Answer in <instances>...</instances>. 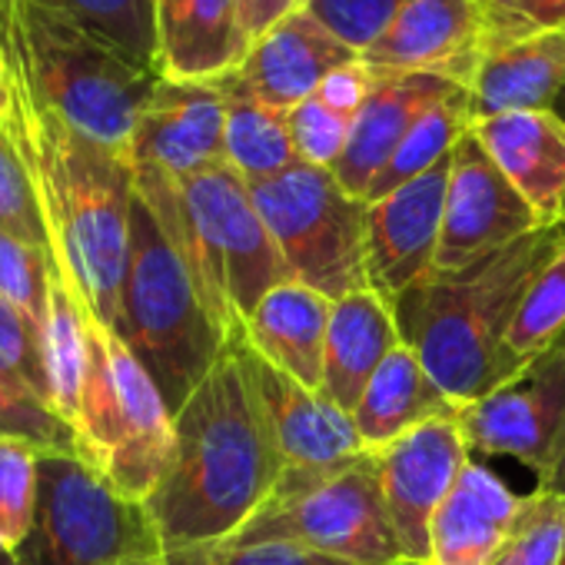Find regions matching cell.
<instances>
[{"mask_svg":"<svg viewBox=\"0 0 565 565\" xmlns=\"http://www.w3.org/2000/svg\"><path fill=\"white\" fill-rule=\"evenodd\" d=\"M173 459L147 509L167 555L236 535L269 499L282 452L239 333L173 413Z\"/></svg>","mask_w":565,"mask_h":565,"instance_id":"6da1fadb","label":"cell"},{"mask_svg":"<svg viewBox=\"0 0 565 565\" xmlns=\"http://www.w3.org/2000/svg\"><path fill=\"white\" fill-rule=\"evenodd\" d=\"M4 120L31 170L61 279L90 323L114 330L130 253L134 163L71 130L14 74Z\"/></svg>","mask_w":565,"mask_h":565,"instance_id":"7a4b0ae2","label":"cell"},{"mask_svg":"<svg viewBox=\"0 0 565 565\" xmlns=\"http://www.w3.org/2000/svg\"><path fill=\"white\" fill-rule=\"evenodd\" d=\"M565 243V223L535 230L456 273H429L393 303L399 340L423 360L452 406H469L525 363L509 350L532 279Z\"/></svg>","mask_w":565,"mask_h":565,"instance_id":"3957f363","label":"cell"},{"mask_svg":"<svg viewBox=\"0 0 565 565\" xmlns=\"http://www.w3.org/2000/svg\"><path fill=\"white\" fill-rule=\"evenodd\" d=\"M134 186L186 253L203 297L230 340L273 287L294 279L253 203L249 183L230 163H216L183 183L134 167Z\"/></svg>","mask_w":565,"mask_h":565,"instance_id":"277c9868","label":"cell"},{"mask_svg":"<svg viewBox=\"0 0 565 565\" xmlns=\"http://www.w3.org/2000/svg\"><path fill=\"white\" fill-rule=\"evenodd\" d=\"M0 51L11 74L71 130L130 160V143L160 74L31 0H4Z\"/></svg>","mask_w":565,"mask_h":565,"instance_id":"5b68a950","label":"cell"},{"mask_svg":"<svg viewBox=\"0 0 565 565\" xmlns=\"http://www.w3.org/2000/svg\"><path fill=\"white\" fill-rule=\"evenodd\" d=\"M114 333L150 373L170 413L190 399L230 343L186 253L140 196H134L130 213V253Z\"/></svg>","mask_w":565,"mask_h":565,"instance_id":"8992f818","label":"cell"},{"mask_svg":"<svg viewBox=\"0 0 565 565\" xmlns=\"http://www.w3.org/2000/svg\"><path fill=\"white\" fill-rule=\"evenodd\" d=\"M74 452L120 495L150 502L173 459V413L127 343L90 323Z\"/></svg>","mask_w":565,"mask_h":565,"instance_id":"52a82bcc","label":"cell"},{"mask_svg":"<svg viewBox=\"0 0 565 565\" xmlns=\"http://www.w3.org/2000/svg\"><path fill=\"white\" fill-rule=\"evenodd\" d=\"M18 558L24 565H167V545L147 502L120 495L74 452H44L34 529Z\"/></svg>","mask_w":565,"mask_h":565,"instance_id":"ba28073f","label":"cell"},{"mask_svg":"<svg viewBox=\"0 0 565 565\" xmlns=\"http://www.w3.org/2000/svg\"><path fill=\"white\" fill-rule=\"evenodd\" d=\"M249 193L294 279L330 300L370 290L366 203L347 193L333 170L300 160L279 177L249 183Z\"/></svg>","mask_w":565,"mask_h":565,"instance_id":"9c48e42d","label":"cell"},{"mask_svg":"<svg viewBox=\"0 0 565 565\" xmlns=\"http://www.w3.org/2000/svg\"><path fill=\"white\" fill-rule=\"evenodd\" d=\"M230 542H297L356 565L403 562L373 452L327 479L276 486Z\"/></svg>","mask_w":565,"mask_h":565,"instance_id":"30bf717a","label":"cell"},{"mask_svg":"<svg viewBox=\"0 0 565 565\" xmlns=\"http://www.w3.org/2000/svg\"><path fill=\"white\" fill-rule=\"evenodd\" d=\"M456 423L469 452L509 456L542 482L565 446V340L529 360L489 396L459 406Z\"/></svg>","mask_w":565,"mask_h":565,"instance_id":"8fae6325","label":"cell"},{"mask_svg":"<svg viewBox=\"0 0 565 565\" xmlns=\"http://www.w3.org/2000/svg\"><path fill=\"white\" fill-rule=\"evenodd\" d=\"M535 230L545 226H539L532 206L492 163L469 127V134L452 150L443 239L433 273H456L462 266H472Z\"/></svg>","mask_w":565,"mask_h":565,"instance_id":"7c38bea8","label":"cell"},{"mask_svg":"<svg viewBox=\"0 0 565 565\" xmlns=\"http://www.w3.org/2000/svg\"><path fill=\"white\" fill-rule=\"evenodd\" d=\"M243 356L282 452V472L276 486L327 479L366 456V446L350 413L330 403L320 390H307L287 373L273 370L266 360L253 353L246 340H243Z\"/></svg>","mask_w":565,"mask_h":565,"instance_id":"4fadbf2b","label":"cell"},{"mask_svg":"<svg viewBox=\"0 0 565 565\" xmlns=\"http://www.w3.org/2000/svg\"><path fill=\"white\" fill-rule=\"evenodd\" d=\"M469 456L472 452L456 416L433 419L373 452L403 562H429L433 515L459 479Z\"/></svg>","mask_w":565,"mask_h":565,"instance_id":"5bb4252c","label":"cell"},{"mask_svg":"<svg viewBox=\"0 0 565 565\" xmlns=\"http://www.w3.org/2000/svg\"><path fill=\"white\" fill-rule=\"evenodd\" d=\"M452 153L413 183L366 203V279L390 307L436 269Z\"/></svg>","mask_w":565,"mask_h":565,"instance_id":"9a60e30c","label":"cell"},{"mask_svg":"<svg viewBox=\"0 0 565 565\" xmlns=\"http://www.w3.org/2000/svg\"><path fill=\"white\" fill-rule=\"evenodd\" d=\"M130 163L157 170L177 183L226 163V100L220 81L183 84L160 77L140 114Z\"/></svg>","mask_w":565,"mask_h":565,"instance_id":"2e32d148","label":"cell"},{"mask_svg":"<svg viewBox=\"0 0 565 565\" xmlns=\"http://www.w3.org/2000/svg\"><path fill=\"white\" fill-rule=\"evenodd\" d=\"M482 31V0H406L386 34L360 54V64L373 77L446 74L469 87Z\"/></svg>","mask_w":565,"mask_h":565,"instance_id":"e0dca14e","label":"cell"},{"mask_svg":"<svg viewBox=\"0 0 565 565\" xmlns=\"http://www.w3.org/2000/svg\"><path fill=\"white\" fill-rule=\"evenodd\" d=\"M356 61V51L340 44L323 24L297 8L259 41H253L239 77L263 104L290 114L310 100L330 74Z\"/></svg>","mask_w":565,"mask_h":565,"instance_id":"ac0fdd59","label":"cell"},{"mask_svg":"<svg viewBox=\"0 0 565 565\" xmlns=\"http://www.w3.org/2000/svg\"><path fill=\"white\" fill-rule=\"evenodd\" d=\"M157 74L210 84L239 71L249 54L239 0H153Z\"/></svg>","mask_w":565,"mask_h":565,"instance_id":"d6986e66","label":"cell"},{"mask_svg":"<svg viewBox=\"0 0 565 565\" xmlns=\"http://www.w3.org/2000/svg\"><path fill=\"white\" fill-rule=\"evenodd\" d=\"M466 84L446 74H399V77H373V90L353 124L350 143L333 167V177L347 193L366 203V193L380 170L390 163L409 127L446 94Z\"/></svg>","mask_w":565,"mask_h":565,"instance_id":"ffe728a7","label":"cell"},{"mask_svg":"<svg viewBox=\"0 0 565 565\" xmlns=\"http://www.w3.org/2000/svg\"><path fill=\"white\" fill-rule=\"evenodd\" d=\"M472 134L539 216V226L565 223V120L555 110L502 114L472 124Z\"/></svg>","mask_w":565,"mask_h":565,"instance_id":"44dd1931","label":"cell"},{"mask_svg":"<svg viewBox=\"0 0 565 565\" xmlns=\"http://www.w3.org/2000/svg\"><path fill=\"white\" fill-rule=\"evenodd\" d=\"M333 300L310 290L300 279L273 287L256 310L243 320V340L273 370L287 373L307 390L323 386L327 333Z\"/></svg>","mask_w":565,"mask_h":565,"instance_id":"7402d4cb","label":"cell"},{"mask_svg":"<svg viewBox=\"0 0 565 565\" xmlns=\"http://www.w3.org/2000/svg\"><path fill=\"white\" fill-rule=\"evenodd\" d=\"M522 499L525 495H515L495 472L469 459L433 515L426 565H489Z\"/></svg>","mask_w":565,"mask_h":565,"instance_id":"603a6c76","label":"cell"},{"mask_svg":"<svg viewBox=\"0 0 565 565\" xmlns=\"http://www.w3.org/2000/svg\"><path fill=\"white\" fill-rule=\"evenodd\" d=\"M466 90L472 124L502 114L555 110L565 90V34L486 47Z\"/></svg>","mask_w":565,"mask_h":565,"instance_id":"cb8c5ba5","label":"cell"},{"mask_svg":"<svg viewBox=\"0 0 565 565\" xmlns=\"http://www.w3.org/2000/svg\"><path fill=\"white\" fill-rule=\"evenodd\" d=\"M399 343L403 340L393 307L380 294L356 290L350 297L333 300L320 393L353 416L366 383Z\"/></svg>","mask_w":565,"mask_h":565,"instance_id":"d4e9b609","label":"cell"},{"mask_svg":"<svg viewBox=\"0 0 565 565\" xmlns=\"http://www.w3.org/2000/svg\"><path fill=\"white\" fill-rule=\"evenodd\" d=\"M446 416H456L452 399L443 393V386L429 376L423 360L406 343H399L386 356V363L366 383L353 409V423L366 452H376L396 443L399 436Z\"/></svg>","mask_w":565,"mask_h":565,"instance_id":"484cf974","label":"cell"},{"mask_svg":"<svg viewBox=\"0 0 565 565\" xmlns=\"http://www.w3.org/2000/svg\"><path fill=\"white\" fill-rule=\"evenodd\" d=\"M220 90L226 100V163L246 183L279 177L282 170L300 163L287 110L263 104L243 84L239 71L226 74L220 81Z\"/></svg>","mask_w":565,"mask_h":565,"instance_id":"4316f807","label":"cell"},{"mask_svg":"<svg viewBox=\"0 0 565 565\" xmlns=\"http://www.w3.org/2000/svg\"><path fill=\"white\" fill-rule=\"evenodd\" d=\"M469 127H472V117H469V90L466 87L436 100L409 127V134L390 157V163L380 170V177L373 180V186L366 193V203H373V200L413 183L416 177L429 173L433 167H439L456 150V143L469 134Z\"/></svg>","mask_w":565,"mask_h":565,"instance_id":"83f0119b","label":"cell"},{"mask_svg":"<svg viewBox=\"0 0 565 565\" xmlns=\"http://www.w3.org/2000/svg\"><path fill=\"white\" fill-rule=\"evenodd\" d=\"M87 330L90 320L77 297L67 290V282L54 276L51 287V310L44 323V373H47V393L51 409L71 426L77 416L84 376H87Z\"/></svg>","mask_w":565,"mask_h":565,"instance_id":"f1b7e54d","label":"cell"},{"mask_svg":"<svg viewBox=\"0 0 565 565\" xmlns=\"http://www.w3.org/2000/svg\"><path fill=\"white\" fill-rule=\"evenodd\" d=\"M31 4L74 21L130 64L157 74L153 0H31Z\"/></svg>","mask_w":565,"mask_h":565,"instance_id":"f546056e","label":"cell"},{"mask_svg":"<svg viewBox=\"0 0 565 565\" xmlns=\"http://www.w3.org/2000/svg\"><path fill=\"white\" fill-rule=\"evenodd\" d=\"M565 340V243L552 253L512 320L509 350L529 363Z\"/></svg>","mask_w":565,"mask_h":565,"instance_id":"4dcf8cb0","label":"cell"},{"mask_svg":"<svg viewBox=\"0 0 565 565\" xmlns=\"http://www.w3.org/2000/svg\"><path fill=\"white\" fill-rule=\"evenodd\" d=\"M54 256L18 233L0 230V297L14 303L41 333L44 340V323L51 310V287H54Z\"/></svg>","mask_w":565,"mask_h":565,"instance_id":"1f68e13d","label":"cell"},{"mask_svg":"<svg viewBox=\"0 0 565 565\" xmlns=\"http://www.w3.org/2000/svg\"><path fill=\"white\" fill-rule=\"evenodd\" d=\"M565 548V495L535 489L489 565H558Z\"/></svg>","mask_w":565,"mask_h":565,"instance_id":"d6a6232c","label":"cell"},{"mask_svg":"<svg viewBox=\"0 0 565 565\" xmlns=\"http://www.w3.org/2000/svg\"><path fill=\"white\" fill-rule=\"evenodd\" d=\"M38 462L31 443L0 436V552H18L34 529Z\"/></svg>","mask_w":565,"mask_h":565,"instance_id":"836d02e7","label":"cell"},{"mask_svg":"<svg viewBox=\"0 0 565 565\" xmlns=\"http://www.w3.org/2000/svg\"><path fill=\"white\" fill-rule=\"evenodd\" d=\"M0 436L44 452H74V429L31 386L0 373ZM77 456V452H74Z\"/></svg>","mask_w":565,"mask_h":565,"instance_id":"e575fe53","label":"cell"},{"mask_svg":"<svg viewBox=\"0 0 565 565\" xmlns=\"http://www.w3.org/2000/svg\"><path fill=\"white\" fill-rule=\"evenodd\" d=\"M0 230L18 233L21 239L51 253L47 226L41 216V203H38L31 170H28L14 137H11V127L4 117H0Z\"/></svg>","mask_w":565,"mask_h":565,"instance_id":"d590c367","label":"cell"},{"mask_svg":"<svg viewBox=\"0 0 565 565\" xmlns=\"http://www.w3.org/2000/svg\"><path fill=\"white\" fill-rule=\"evenodd\" d=\"M300 8L340 44L363 54L386 34V28L406 8V0H303Z\"/></svg>","mask_w":565,"mask_h":565,"instance_id":"8d00e7d4","label":"cell"},{"mask_svg":"<svg viewBox=\"0 0 565 565\" xmlns=\"http://www.w3.org/2000/svg\"><path fill=\"white\" fill-rule=\"evenodd\" d=\"M353 124L356 117L330 107L320 94H313L297 110H290V134H294L297 157L310 167L333 170L350 143Z\"/></svg>","mask_w":565,"mask_h":565,"instance_id":"74e56055","label":"cell"},{"mask_svg":"<svg viewBox=\"0 0 565 565\" xmlns=\"http://www.w3.org/2000/svg\"><path fill=\"white\" fill-rule=\"evenodd\" d=\"M167 565H356L297 542H216L167 555Z\"/></svg>","mask_w":565,"mask_h":565,"instance_id":"f35d334b","label":"cell"},{"mask_svg":"<svg viewBox=\"0 0 565 565\" xmlns=\"http://www.w3.org/2000/svg\"><path fill=\"white\" fill-rule=\"evenodd\" d=\"M482 51L539 34H565V0H482Z\"/></svg>","mask_w":565,"mask_h":565,"instance_id":"ab89813d","label":"cell"},{"mask_svg":"<svg viewBox=\"0 0 565 565\" xmlns=\"http://www.w3.org/2000/svg\"><path fill=\"white\" fill-rule=\"evenodd\" d=\"M0 373L18 380V383H24V386H31L38 396H44L51 403L41 333L4 297H0Z\"/></svg>","mask_w":565,"mask_h":565,"instance_id":"60d3db41","label":"cell"},{"mask_svg":"<svg viewBox=\"0 0 565 565\" xmlns=\"http://www.w3.org/2000/svg\"><path fill=\"white\" fill-rule=\"evenodd\" d=\"M370 90H373V74L356 61V64H350V67H340L337 74H330L317 94H320L330 107H337V110H343V114H350V117H360V110H363Z\"/></svg>","mask_w":565,"mask_h":565,"instance_id":"b9f144b4","label":"cell"},{"mask_svg":"<svg viewBox=\"0 0 565 565\" xmlns=\"http://www.w3.org/2000/svg\"><path fill=\"white\" fill-rule=\"evenodd\" d=\"M303 0H239V11H243V28L249 44L259 41L269 28H276L287 14H294Z\"/></svg>","mask_w":565,"mask_h":565,"instance_id":"7bdbcfd3","label":"cell"},{"mask_svg":"<svg viewBox=\"0 0 565 565\" xmlns=\"http://www.w3.org/2000/svg\"><path fill=\"white\" fill-rule=\"evenodd\" d=\"M539 489H545V492H555V495H565V446H562V456H558V462H555V469L539 482Z\"/></svg>","mask_w":565,"mask_h":565,"instance_id":"ee69618b","label":"cell"},{"mask_svg":"<svg viewBox=\"0 0 565 565\" xmlns=\"http://www.w3.org/2000/svg\"><path fill=\"white\" fill-rule=\"evenodd\" d=\"M8 97H11V71H8V57L0 51V117L8 110Z\"/></svg>","mask_w":565,"mask_h":565,"instance_id":"f6af8a7d","label":"cell"},{"mask_svg":"<svg viewBox=\"0 0 565 565\" xmlns=\"http://www.w3.org/2000/svg\"><path fill=\"white\" fill-rule=\"evenodd\" d=\"M0 565H24V562L18 558V552H0Z\"/></svg>","mask_w":565,"mask_h":565,"instance_id":"bcb514c9","label":"cell"},{"mask_svg":"<svg viewBox=\"0 0 565 565\" xmlns=\"http://www.w3.org/2000/svg\"><path fill=\"white\" fill-rule=\"evenodd\" d=\"M558 565H565V548H562V558H558Z\"/></svg>","mask_w":565,"mask_h":565,"instance_id":"7dc6e473","label":"cell"},{"mask_svg":"<svg viewBox=\"0 0 565 565\" xmlns=\"http://www.w3.org/2000/svg\"><path fill=\"white\" fill-rule=\"evenodd\" d=\"M399 565H419V562H399Z\"/></svg>","mask_w":565,"mask_h":565,"instance_id":"c3c4849f","label":"cell"},{"mask_svg":"<svg viewBox=\"0 0 565 565\" xmlns=\"http://www.w3.org/2000/svg\"><path fill=\"white\" fill-rule=\"evenodd\" d=\"M0 14H4V0H0Z\"/></svg>","mask_w":565,"mask_h":565,"instance_id":"681fc988","label":"cell"}]
</instances>
